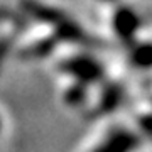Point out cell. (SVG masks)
I'll use <instances>...</instances> for the list:
<instances>
[{
  "instance_id": "2",
  "label": "cell",
  "mask_w": 152,
  "mask_h": 152,
  "mask_svg": "<svg viewBox=\"0 0 152 152\" xmlns=\"http://www.w3.org/2000/svg\"><path fill=\"white\" fill-rule=\"evenodd\" d=\"M127 51V63L134 71L152 75V32L149 29L142 31L135 39L125 44Z\"/></svg>"
},
{
  "instance_id": "1",
  "label": "cell",
  "mask_w": 152,
  "mask_h": 152,
  "mask_svg": "<svg viewBox=\"0 0 152 152\" xmlns=\"http://www.w3.org/2000/svg\"><path fill=\"white\" fill-rule=\"evenodd\" d=\"M144 145L145 140L132 122H108L88 139L81 152H140Z\"/></svg>"
}]
</instances>
